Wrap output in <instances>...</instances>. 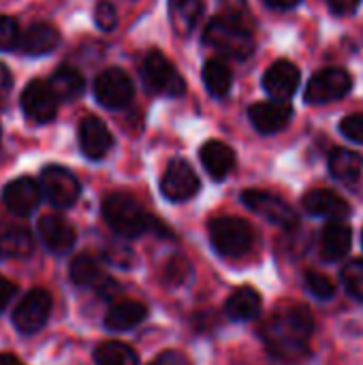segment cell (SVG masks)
I'll use <instances>...</instances> for the list:
<instances>
[{
	"label": "cell",
	"mask_w": 363,
	"mask_h": 365,
	"mask_svg": "<svg viewBox=\"0 0 363 365\" xmlns=\"http://www.w3.org/2000/svg\"><path fill=\"white\" fill-rule=\"evenodd\" d=\"M148 314V308L139 302H120L109 308L105 317V327L109 331H128L137 327Z\"/></svg>",
	"instance_id": "23"
},
{
	"label": "cell",
	"mask_w": 363,
	"mask_h": 365,
	"mask_svg": "<svg viewBox=\"0 0 363 365\" xmlns=\"http://www.w3.org/2000/svg\"><path fill=\"white\" fill-rule=\"evenodd\" d=\"M248 118L252 126L263 133V135H274L282 130L291 118H293V107L289 101H267V103H257L248 109Z\"/></svg>",
	"instance_id": "14"
},
{
	"label": "cell",
	"mask_w": 363,
	"mask_h": 365,
	"mask_svg": "<svg viewBox=\"0 0 363 365\" xmlns=\"http://www.w3.org/2000/svg\"><path fill=\"white\" fill-rule=\"evenodd\" d=\"M203 83L216 98H225L233 86V71L223 58H212L203 66Z\"/></svg>",
	"instance_id": "25"
},
{
	"label": "cell",
	"mask_w": 363,
	"mask_h": 365,
	"mask_svg": "<svg viewBox=\"0 0 363 365\" xmlns=\"http://www.w3.org/2000/svg\"><path fill=\"white\" fill-rule=\"evenodd\" d=\"M39 235L45 242V246L56 255L68 252L75 244V229L71 227L68 220L56 214L43 216L39 220Z\"/></svg>",
	"instance_id": "18"
},
{
	"label": "cell",
	"mask_w": 363,
	"mask_h": 365,
	"mask_svg": "<svg viewBox=\"0 0 363 365\" xmlns=\"http://www.w3.org/2000/svg\"><path fill=\"white\" fill-rule=\"evenodd\" d=\"M212 248L227 259H237L250 252L255 244V233L250 225L235 216H220L208 225Z\"/></svg>",
	"instance_id": "4"
},
{
	"label": "cell",
	"mask_w": 363,
	"mask_h": 365,
	"mask_svg": "<svg viewBox=\"0 0 363 365\" xmlns=\"http://www.w3.org/2000/svg\"><path fill=\"white\" fill-rule=\"evenodd\" d=\"M60 43V34L49 24H34L19 36V49L28 56H45Z\"/></svg>",
	"instance_id": "21"
},
{
	"label": "cell",
	"mask_w": 363,
	"mask_h": 365,
	"mask_svg": "<svg viewBox=\"0 0 363 365\" xmlns=\"http://www.w3.org/2000/svg\"><path fill=\"white\" fill-rule=\"evenodd\" d=\"M41 192L53 207L64 210V207H71L79 199L81 186L68 169L49 165L41 173Z\"/></svg>",
	"instance_id": "8"
},
{
	"label": "cell",
	"mask_w": 363,
	"mask_h": 365,
	"mask_svg": "<svg viewBox=\"0 0 363 365\" xmlns=\"http://www.w3.org/2000/svg\"><path fill=\"white\" fill-rule=\"evenodd\" d=\"M94 21H96V26H98L101 30L111 32V30L118 26V15H116L113 4H111V2H107V0L98 2V4H96V9H94Z\"/></svg>",
	"instance_id": "34"
},
{
	"label": "cell",
	"mask_w": 363,
	"mask_h": 365,
	"mask_svg": "<svg viewBox=\"0 0 363 365\" xmlns=\"http://www.w3.org/2000/svg\"><path fill=\"white\" fill-rule=\"evenodd\" d=\"M186 269H188V267H186V261H184V259H171L169 265H167V278L180 282V280L186 276Z\"/></svg>",
	"instance_id": "40"
},
{
	"label": "cell",
	"mask_w": 363,
	"mask_h": 365,
	"mask_svg": "<svg viewBox=\"0 0 363 365\" xmlns=\"http://www.w3.org/2000/svg\"><path fill=\"white\" fill-rule=\"evenodd\" d=\"M353 244V231L340 220L329 222L321 233V257L329 263L342 261Z\"/></svg>",
	"instance_id": "20"
},
{
	"label": "cell",
	"mask_w": 363,
	"mask_h": 365,
	"mask_svg": "<svg viewBox=\"0 0 363 365\" xmlns=\"http://www.w3.org/2000/svg\"><path fill=\"white\" fill-rule=\"evenodd\" d=\"M203 43L220 56L233 60H246L255 51V38L250 30L244 28L242 21L231 15L214 17L205 28Z\"/></svg>",
	"instance_id": "2"
},
{
	"label": "cell",
	"mask_w": 363,
	"mask_h": 365,
	"mask_svg": "<svg viewBox=\"0 0 363 365\" xmlns=\"http://www.w3.org/2000/svg\"><path fill=\"white\" fill-rule=\"evenodd\" d=\"M0 252L6 257H28L32 252V237L21 227H11L0 235Z\"/></svg>",
	"instance_id": "30"
},
{
	"label": "cell",
	"mask_w": 363,
	"mask_h": 365,
	"mask_svg": "<svg viewBox=\"0 0 363 365\" xmlns=\"http://www.w3.org/2000/svg\"><path fill=\"white\" fill-rule=\"evenodd\" d=\"M300 81H302V73L297 64H293L291 60L274 62L263 75V88L274 101H289L297 92Z\"/></svg>",
	"instance_id": "13"
},
{
	"label": "cell",
	"mask_w": 363,
	"mask_h": 365,
	"mask_svg": "<svg viewBox=\"0 0 363 365\" xmlns=\"http://www.w3.org/2000/svg\"><path fill=\"white\" fill-rule=\"evenodd\" d=\"M261 312V295L252 287H242L231 293L225 304V314L231 321H252Z\"/></svg>",
	"instance_id": "22"
},
{
	"label": "cell",
	"mask_w": 363,
	"mask_h": 365,
	"mask_svg": "<svg viewBox=\"0 0 363 365\" xmlns=\"http://www.w3.org/2000/svg\"><path fill=\"white\" fill-rule=\"evenodd\" d=\"M340 278H342L344 291L353 299L363 302V259H353L344 263V267L340 269Z\"/></svg>",
	"instance_id": "31"
},
{
	"label": "cell",
	"mask_w": 363,
	"mask_h": 365,
	"mask_svg": "<svg viewBox=\"0 0 363 365\" xmlns=\"http://www.w3.org/2000/svg\"><path fill=\"white\" fill-rule=\"evenodd\" d=\"M199 188H201V182H199L195 169L182 158L171 160L160 178V192L165 195V199H169L173 203L193 199L199 192Z\"/></svg>",
	"instance_id": "10"
},
{
	"label": "cell",
	"mask_w": 363,
	"mask_h": 365,
	"mask_svg": "<svg viewBox=\"0 0 363 365\" xmlns=\"http://www.w3.org/2000/svg\"><path fill=\"white\" fill-rule=\"evenodd\" d=\"M83 86L86 83H83L81 73L77 68H73V66H60L49 79V88L56 94V98L66 101V103L77 98L83 92Z\"/></svg>",
	"instance_id": "27"
},
{
	"label": "cell",
	"mask_w": 363,
	"mask_h": 365,
	"mask_svg": "<svg viewBox=\"0 0 363 365\" xmlns=\"http://www.w3.org/2000/svg\"><path fill=\"white\" fill-rule=\"evenodd\" d=\"M13 90V77L4 64H0V109L6 105V98Z\"/></svg>",
	"instance_id": "37"
},
{
	"label": "cell",
	"mask_w": 363,
	"mask_h": 365,
	"mask_svg": "<svg viewBox=\"0 0 363 365\" xmlns=\"http://www.w3.org/2000/svg\"><path fill=\"white\" fill-rule=\"evenodd\" d=\"M0 139H2V130H0Z\"/></svg>",
	"instance_id": "43"
},
{
	"label": "cell",
	"mask_w": 363,
	"mask_h": 365,
	"mask_svg": "<svg viewBox=\"0 0 363 365\" xmlns=\"http://www.w3.org/2000/svg\"><path fill=\"white\" fill-rule=\"evenodd\" d=\"M201 13V0H169V21L180 36H186L195 30Z\"/></svg>",
	"instance_id": "24"
},
{
	"label": "cell",
	"mask_w": 363,
	"mask_h": 365,
	"mask_svg": "<svg viewBox=\"0 0 363 365\" xmlns=\"http://www.w3.org/2000/svg\"><path fill=\"white\" fill-rule=\"evenodd\" d=\"M56 94L51 92L49 83L45 81H30L26 86V90L21 92V109L26 113V118H30L32 122L45 124L51 122L56 118Z\"/></svg>",
	"instance_id": "12"
},
{
	"label": "cell",
	"mask_w": 363,
	"mask_h": 365,
	"mask_svg": "<svg viewBox=\"0 0 363 365\" xmlns=\"http://www.w3.org/2000/svg\"><path fill=\"white\" fill-rule=\"evenodd\" d=\"M68 274H71V280L77 287H101L103 280H105L101 263L92 255H77L71 261Z\"/></svg>",
	"instance_id": "28"
},
{
	"label": "cell",
	"mask_w": 363,
	"mask_h": 365,
	"mask_svg": "<svg viewBox=\"0 0 363 365\" xmlns=\"http://www.w3.org/2000/svg\"><path fill=\"white\" fill-rule=\"evenodd\" d=\"M325 2L336 15H353L363 0H325Z\"/></svg>",
	"instance_id": "36"
},
{
	"label": "cell",
	"mask_w": 363,
	"mask_h": 365,
	"mask_svg": "<svg viewBox=\"0 0 363 365\" xmlns=\"http://www.w3.org/2000/svg\"><path fill=\"white\" fill-rule=\"evenodd\" d=\"M141 81L148 92L163 96H182L186 92L184 77L158 49L150 51L141 62Z\"/></svg>",
	"instance_id": "5"
},
{
	"label": "cell",
	"mask_w": 363,
	"mask_h": 365,
	"mask_svg": "<svg viewBox=\"0 0 363 365\" xmlns=\"http://www.w3.org/2000/svg\"><path fill=\"white\" fill-rule=\"evenodd\" d=\"M351 88H353L351 73L344 68L332 66V68H323L310 77L304 98H306V103H312V105H325V103L340 101L342 96H347L351 92Z\"/></svg>",
	"instance_id": "6"
},
{
	"label": "cell",
	"mask_w": 363,
	"mask_h": 365,
	"mask_svg": "<svg viewBox=\"0 0 363 365\" xmlns=\"http://www.w3.org/2000/svg\"><path fill=\"white\" fill-rule=\"evenodd\" d=\"M103 218L105 222L122 237H139L148 231L156 229V218L143 212V207L131 195H109L103 201Z\"/></svg>",
	"instance_id": "3"
},
{
	"label": "cell",
	"mask_w": 363,
	"mask_h": 365,
	"mask_svg": "<svg viewBox=\"0 0 363 365\" xmlns=\"http://www.w3.org/2000/svg\"><path fill=\"white\" fill-rule=\"evenodd\" d=\"M96 365H139L137 353L124 342H103L94 351Z\"/></svg>",
	"instance_id": "29"
},
{
	"label": "cell",
	"mask_w": 363,
	"mask_h": 365,
	"mask_svg": "<svg viewBox=\"0 0 363 365\" xmlns=\"http://www.w3.org/2000/svg\"><path fill=\"white\" fill-rule=\"evenodd\" d=\"M304 210L312 216L329 218V220H344L351 214V205L327 188H315L304 195Z\"/></svg>",
	"instance_id": "17"
},
{
	"label": "cell",
	"mask_w": 363,
	"mask_h": 365,
	"mask_svg": "<svg viewBox=\"0 0 363 365\" xmlns=\"http://www.w3.org/2000/svg\"><path fill=\"white\" fill-rule=\"evenodd\" d=\"M304 287L310 295H315L317 299H332L336 295V284L329 276L319 274V272H306L304 276Z\"/></svg>",
	"instance_id": "32"
},
{
	"label": "cell",
	"mask_w": 363,
	"mask_h": 365,
	"mask_svg": "<svg viewBox=\"0 0 363 365\" xmlns=\"http://www.w3.org/2000/svg\"><path fill=\"white\" fill-rule=\"evenodd\" d=\"M79 145L90 160H101L109 154L113 145V137L103 120L90 115L83 118V122L79 124Z\"/></svg>",
	"instance_id": "15"
},
{
	"label": "cell",
	"mask_w": 363,
	"mask_h": 365,
	"mask_svg": "<svg viewBox=\"0 0 363 365\" xmlns=\"http://www.w3.org/2000/svg\"><path fill=\"white\" fill-rule=\"evenodd\" d=\"M15 295H17V287L11 280H6V278L0 276V312L11 304V299Z\"/></svg>",
	"instance_id": "39"
},
{
	"label": "cell",
	"mask_w": 363,
	"mask_h": 365,
	"mask_svg": "<svg viewBox=\"0 0 363 365\" xmlns=\"http://www.w3.org/2000/svg\"><path fill=\"white\" fill-rule=\"evenodd\" d=\"M315 331L312 312L306 306L291 304L272 312L265 321L261 338L267 351L278 359H297L308 353V342Z\"/></svg>",
	"instance_id": "1"
},
{
	"label": "cell",
	"mask_w": 363,
	"mask_h": 365,
	"mask_svg": "<svg viewBox=\"0 0 363 365\" xmlns=\"http://www.w3.org/2000/svg\"><path fill=\"white\" fill-rule=\"evenodd\" d=\"M199 158H201L203 169L214 180H225L235 167V152L227 143L216 141V139L203 143V148L199 152Z\"/></svg>",
	"instance_id": "19"
},
{
	"label": "cell",
	"mask_w": 363,
	"mask_h": 365,
	"mask_svg": "<svg viewBox=\"0 0 363 365\" xmlns=\"http://www.w3.org/2000/svg\"><path fill=\"white\" fill-rule=\"evenodd\" d=\"M329 171L340 182H357L363 171V156L347 148H336L329 156Z\"/></svg>",
	"instance_id": "26"
},
{
	"label": "cell",
	"mask_w": 363,
	"mask_h": 365,
	"mask_svg": "<svg viewBox=\"0 0 363 365\" xmlns=\"http://www.w3.org/2000/svg\"><path fill=\"white\" fill-rule=\"evenodd\" d=\"M49 312H51V295L45 289H32L17 304L13 312V325L24 336L36 334L47 323Z\"/></svg>",
	"instance_id": "9"
},
{
	"label": "cell",
	"mask_w": 363,
	"mask_h": 365,
	"mask_svg": "<svg viewBox=\"0 0 363 365\" xmlns=\"http://www.w3.org/2000/svg\"><path fill=\"white\" fill-rule=\"evenodd\" d=\"M362 242H363V235H362Z\"/></svg>",
	"instance_id": "44"
},
{
	"label": "cell",
	"mask_w": 363,
	"mask_h": 365,
	"mask_svg": "<svg viewBox=\"0 0 363 365\" xmlns=\"http://www.w3.org/2000/svg\"><path fill=\"white\" fill-rule=\"evenodd\" d=\"M270 6H274V9H293V6H297L302 0H265Z\"/></svg>",
	"instance_id": "41"
},
{
	"label": "cell",
	"mask_w": 363,
	"mask_h": 365,
	"mask_svg": "<svg viewBox=\"0 0 363 365\" xmlns=\"http://www.w3.org/2000/svg\"><path fill=\"white\" fill-rule=\"evenodd\" d=\"M41 188L30 178H17L9 182L2 190V201L9 212L17 216H28L41 201Z\"/></svg>",
	"instance_id": "16"
},
{
	"label": "cell",
	"mask_w": 363,
	"mask_h": 365,
	"mask_svg": "<svg viewBox=\"0 0 363 365\" xmlns=\"http://www.w3.org/2000/svg\"><path fill=\"white\" fill-rule=\"evenodd\" d=\"M135 94L131 77L120 68H107L94 79V96L107 109H120L131 103Z\"/></svg>",
	"instance_id": "11"
},
{
	"label": "cell",
	"mask_w": 363,
	"mask_h": 365,
	"mask_svg": "<svg viewBox=\"0 0 363 365\" xmlns=\"http://www.w3.org/2000/svg\"><path fill=\"white\" fill-rule=\"evenodd\" d=\"M0 365H24L13 355H0Z\"/></svg>",
	"instance_id": "42"
},
{
	"label": "cell",
	"mask_w": 363,
	"mask_h": 365,
	"mask_svg": "<svg viewBox=\"0 0 363 365\" xmlns=\"http://www.w3.org/2000/svg\"><path fill=\"white\" fill-rule=\"evenodd\" d=\"M19 28L15 24V19L0 15V51H11L19 45Z\"/></svg>",
	"instance_id": "33"
},
{
	"label": "cell",
	"mask_w": 363,
	"mask_h": 365,
	"mask_svg": "<svg viewBox=\"0 0 363 365\" xmlns=\"http://www.w3.org/2000/svg\"><path fill=\"white\" fill-rule=\"evenodd\" d=\"M150 365H190L188 364V359L182 355V353H178V351H165V353H160L154 361Z\"/></svg>",
	"instance_id": "38"
},
{
	"label": "cell",
	"mask_w": 363,
	"mask_h": 365,
	"mask_svg": "<svg viewBox=\"0 0 363 365\" xmlns=\"http://www.w3.org/2000/svg\"><path fill=\"white\" fill-rule=\"evenodd\" d=\"M242 201L246 207H250L252 212H257L259 216H263L267 222L276 227H282V229L297 227V214L293 212V207L274 192L248 188L242 192Z\"/></svg>",
	"instance_id": "7"
},
{
	"label": "cell",
	"mask_w": 363,
	"mask_h": 365,
	"mask_svg": "<svg viewBox=\"0 0 363 365\" xmlns=\"http://www.w3.org/2000/svg\"><path fill=\"white\" fill-rule=\"evenodd\" d=\"M340 133L355 141V143H363V113H351L340 122Z\"/></svg>",
	"instance_id": "35"
}]
</instances>
